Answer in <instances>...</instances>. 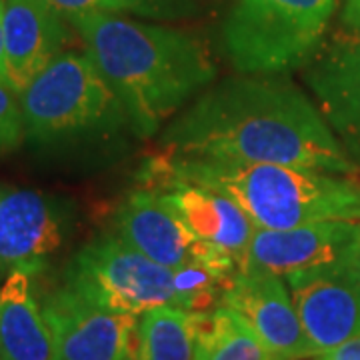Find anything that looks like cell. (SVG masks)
Returning a JSON list of instances; mask_svg holds the SVG:
<instances>
[{
  "label": "cell",
  "instance_id": "cell-20",
  "mask_svg": "<svg viewBox=\"0 0 360 360\" xmlns=\"http://www.w3.org/2000/svg\"><path fill=\"white\" fill-rule=\"evenodd\" d=\"M25 136L20 92L11 82L0 80V153L16 148Z\"/></svg>",
  "mask_w": 360,
  "mask_h": 360
},
{
  "label": "cell",
  "instance_id": "cell-3",
  "mask_svg": "<svg viewBox=\"0 0 360 360\" xmlns=\"http://www.w3.org/2000/svg\"><path fill=\"white\" fill-rule=\"evenodd\" d=\"M150 191L193 184L240 206L262 231H288L321 220H360V182L314 168L168 155L146 170Z\"/></svg>",
  "mask_w": 360,
  "mask_h": 360
},
{
  "label": "cell",
  "instance_id": "cell-24",
  "mask_svg": "<svg viewBox=\"0 0 360 360\" xmlns=\"http://www.w3.org/2000/svg\"><path fill=\"white\" fill-rule=\"evenodd\" d=\"M0 80H6L8 82L6 56H4V0H0Z\"/></svg>",
  "mask_w": 360,
  "mask_h": 360
},
{
  "label": "cell",
  "instance_id": "cell-9",
  "mask_svg": "<svg viewBox=\"0 0 360 360\" xmlns=\"http://www.w3.org/2000/svg\"><path fill=\"white\" fill-rule=\"evenodd\" d=\"M220 304L245 319L270 360H302L319 354L304 333L283 276L260 269L238 270Z\"/></svg>",
  "mask_w": 360,
  "mask_h": 360
},
{
  "label": "cell",
  "instance_id": "cell-7",
  "mask_svg": "<svg viewBox=\"0 0 360 360\" xmlns=\"http://www.w3.org/2000/svg\"><path fill=\"white\" fill-rule=\"evenodd\" d=\"M359 250V220H321L288 231L257 229L240 270H269L288 278L348 266Z\"/></svg>",
  "mask_w": 360,
  "mask_h": 360
},
{
  "label": "cell",
  "instance_id": "cell-10",
  "mask_svg": "<svg viewBox=\"0 0 360 360\" xmlns=\"http://www.w3.org/2000/svg\"><path fill=\"white\" fill-rule=\"evenodd\" d=\"M65 205L52 196L0 184V272L37 274L66 238Z\"/></svg>",
  "mask_w": 360,
  "mask_h": 360
},
{
  "label": "cell",
  "instance_id": "cell-2",
  "mask_svg": "<svg viewBox=\"0 0 360 360\" xmlns=\"http://www.w3.org/2000/svg\"><path fill=\"white\" fill-rule=\"evenodd\" d=\"M70 22L142 139L158 132L168 116L217 77L205 44L188 32L110 11L82 14Z\"/></svg>",
  "mask_w": 360,
  "mask_h": 360
},
{
  "label": "cell",
  "instance_id": "cell-17",
  "mask_svg": "<svg viewBox=\"0 0 360 360\" xmlns=\"http://www.w3.org/2000/svg\"><path fill=\"white\" fill-rule=\"evenodd\" d=\"M196 336L188 310L165 304L142 312L127 360H194Z\"/></svg>",
  "mask_w": 360,
  "mask_h": 360
},
{
  "label": "cell",
  "instance_id": "cell-12",
  "mask_svg": "<svg viewBox=\"0 0 360 360\" xmlns=\"http://www.w3.org/2000/svg\"><path fill=\"white\" fill-rule=\"evenodd\" d=\"M288 284L304 333L319 354L360 335V276L350 264L288 276Z\"/></svg>",
  "mask_w": 360,
  "mask_h": 360
},
{
  "label": "cell",
  "instance_id": "cell-23",
  "mask_svg": "<svg viewBox=\"0 0 360 360\" xmlns=\"http://www.w3.org/2000/svg\"><path fill=\"white\" fill-rule=\"evenodd\" d=\"M342 20L350 30L360 32V0H348L342 13Z\"/></svg>",
  "mask_w": 360,
  "mask_h": 360
},
{
  "label": "cell",
  "instance_id": "cell-1",
  "mask_svg": "<svg viewBox=\"0 0 360 360\" xmlns=\"http://www.w3.org/2000/svg\"><path fill=\"white\" fill-rule=\"evenodd\" d=\"M170 155L284 165L347 174L359 168L324 115L295 84L270 77H234L198 96L162 132Z\"/></svg>",
  "mask_w": 360,
  "mask_h": 360
},
{
  "label": "cell",
  "instance_id": "cell-5",
  "mask_svg": "<svg viewBox=\"0 0 360 360\" xmlns=\"http://www.w3.org/2000/svg\"><path fill=\"white\" fill-rule=\"evenodd\" d=\"M336 0H236L222 28L232 66L243 75H281L321 49Z\"/></svg>",
  "mask_w": 360,
  "mask_h": 360
},
{
  "label": "cell",
  "instance_id": "cell-8",
  "mask_svg": "<svg viewBox=\"0 0 360 360\" xmlns=\"http://www.w3.org/2000/svg\"><path fill=\"white\" fill-rule=\"evenodd\" d=\"M54 360H127L136 328L132 314L106 310L63 284L40 302Z\"/></svg>",
  "mask_w": 360,
  "mask_h": 360
},
{
  "label": "cell",
  "instance_id": "cell-11",
  "mask_svg": "<svg viewBox=\"0 0 360 360\" xmlns=\"http://www.w3.org/2000/svg\"><path fill=\"white\" fill-rule=\"evenodd\" d=\"M118 236L156 264L176 270L191 262H206L217 250L194 234L167 193L134 191L116 214Z\"/></svg>",
  "mask_w": 360,
  "mask_h": 360
},
{
  "label": "cell",
  "instance_id": "cell-15",
  "mask_svg": "<svg viewBox=\"0 0 360 360\" xmlns=\"http://www.w3.org/2000/svg\"><path fill=\"white\" fill-rule=\"evenodd\" d=\"M167 194L186 226L200 240L234 258L240 270L257 232L245 210L231 198L193 184H179Z\"/></svg>",
  "mask_w": 360,
  "mask_h": 360
},
{
  "label": "cell",
  "instance_id": "cell-25",
  "mask_svg": "<svg viewBox=\"0 0 360 360\" xmlns=\"http://www.w3.org/2000/svg\"><path fill=\"white\" fill-rule=\"evenodd\" d=\"M348 146H350V153L354 155L356 158V167H360V136L356 139H352V141H347Z\"/></svg>",
  "mask_w": 360,
  "mask_h": 360
},
{
  "label": "cell",
  "instance_id": "cell-14",
  "mask_svg": "<svg viewBox=\"0 0 360 360\" xmlns=\"http://www.w3.org/2000/svg\"><path fill=\"white\" fill-rule=\"evenodd\" d=\"M63 16L44 0H4V56L14 89H25L65 46Z\"/></svg>",
  "mask_w": 360,
  "mask_h": 360
},
{
  "label": "cell",
  "instance_id": "cell-19",
  "mask_svg": "<svg viewBox=\"0 0 360 360\" xmlns=\"http://www.w3.org/2000/svg\"><path fill=\"white\" fill-rule=\"evenodd\" d=\"M202 0H108L110 13H130L156 18V20H174L191 16L200 8Z\"/></svg>",
  "mask_w": 360,
  "mask_h": 360
},
{
  "label": "cell",
  "instance_id": "cell-13",
  "mask_svg": "<svg viewBox=\"0 0 360 360\" xmlns=\"http://www.w3.org/2000/svg\"><path fill=\"white\" fill-rule=\"evenodd\" d=\"M307 82L321 112L347 141L360 136V32L336 34L312 56Z\"/></svg>",
  "mask_w": 360,
  "mask_h": 360
},
{
  "label": "cell",
  "instance_id": "cell-18",
  "mask_svg": "<svg viewBox=\"0 0 360 360\" xmlns=\"http://www.w3.org/2000/svg\"><path fill=\"white\" fill-rule=\"evenodd\" d=\"M196 336L194 360H270L246 321L224 304L210 312H191Z\"/></svg>",
  "mask_w": 360,
  "mask_h": 360
},
{
  "label": "cell",
  "instance_id": "cell-26",
  "mask_svg": "<svg viewBox=\"0 0 360 360\" xmlns=\"http://www.w3.org/2000/svg\"><path fill=\"white\" fill-rule=\"evenodd\" d=\"M350 266H352V269L356 270V274H359V276H360V250H359V252H356V257L352 258V262H350Z\"/></svg>",
  "mask_w": 360,
  "mask_h": 360
},
{
  "label": "cell",
  "instance_id": "cell-16",
  "mask_svg": "<svg viewBox=\"0 0 360 360\" xmlns=\"http://www.w3.org/2000/svg\"><path fill=\"white\" fill-rule=\"evenodd\" d=\"M32 274L16 270L0 288V360H54V342Z\"/></svg>",
  "mask_w": 360,
  "mask_h": 360
},
{
  "label": "cell",
  "instance_id": "cell-4",
  "mask_svg": "<svg viewBox=\"0 0 360 360\" xmlns=\"http://www.w3.org/2000/svg\"><path fill=\"white\" fill-rule=\"evenodd\" d=\"M26 136L44 148L115 142L130 118L89 54L60 52L20 90Z\"/></svg>",
  "mask_w": 360,
  "mask_h": 360
},
{
  "label": "cell",
  "instance_id": "cell-21",
  "mask_svg": "<svg viewBox=\"0 0 360 360\" xmlns=\"http://www.w3.org/2000/svg\"><path fill=\"white\" fill-rule=\"evenodd\" d=\"M44 2L68 20H75L82 14L96 13V11H110L108 0H44Z\"/></svg>",
  "mask_w": 360,
  "mask_h": 360
},
{
  "label": "cell",
  "instance_id": "cell-22",
  "mask_svg": "<svg viewBox=\"0 0 360 360\" xmlns=\"http://www.w3.org/2000/svg\"><path fill=\"white\" fill-rule=\"evenodd\" d=\"M316 360H360V335L352 336L350 340L321 352Z\"/></svg>",
  "mask_w": 360,
  "mask_h": 360
},
{
  "label": "cell",
  "instance_id": "cell-6",
  "mask_svg": "<svg viewBox=\"0 0 360 360\" xmlns=\"http://www.w3.org/2000/svg\"><path fill=\"white\" fill-rule=\"evenodd\" d=\"M65 284L120 314L141 316L156 307H176L174 272L144 257L118 234L82 246L66 266Z\"/></svg>",
  "mask_w": 360,
  "mask_h": 360
}]
</instances>
